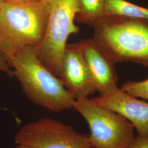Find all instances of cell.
Here are the masks:
<instances>
[{
  "label": "cell",
  "mask_w": 148,
  "mask_h": 148,
  "mask_svg": "<svg viewBox=\"0 0 148 148\" xmlns=\"http://www.w3.org/2000/svg\"><path fill=\"white\" fill-rule=\"evenodd\" d=\"M120 88L136 98L148 100V79L141 81H128L122 85Z\"/></svg>",
  "instance_id": "7c38bea8"
},
{
  "label": "cell",
  "mask_w": 148,
  "mask_h": 148,
  "mask_svg": "<svg viewBox=\"0 0 148 148\" xmlns=\"http://www.w3.org/2000/svg\"><path fill=\"white\" fill-rule=\"evenodd\" d=\"M47 18V0L31 3L5 1L0 9V51L8 62L25 48L40 45Z\"/></svg>",
  "instance_id": "3957f363"
},
{
  "label": "cell",
  "mask_w": 148,
  "mask_h": 148,
  "mask_svg": "<svg viewBox=\"0 0 148 148\" xmlns=\"http://www.w3.org/2000/svg\"><path fill=\"white\" fill-rule=\"evenodd\" d=\"M98 106L120 114L131 122L138 136L148 137V103L137 99L120 88L90 99Z\"/></svg>",
  "instance_id": "ba28073f"
},
{
  "label": "cell",
  "mask_w": 148,
  "mask_h": 148,
  "mask_svg": "<svg viewBox=\"0 0 148 148\" xmlns=\"http://www.w3.org/2000/svg\"><path fill=\"white\" fill-rule=\"evenodd\" d=\"M11 68L7 59L0 51V71L4 72L10 76H14L13 71V70L10 69Z\"/></svg>",
  "instance_id": "4fadbf2b"
},
{
  "label": "cell",
  "mask_w": 148,
  "mask_h": 148,
  "mask_svg": "<svg viewBox=\"0 0 148 148\" xmlns=\"http://www.w3.org/2000/svg\"><path fill=\"white\" fill-rule=\"evenodd\" d=\"M130 148H148V137L138 135Z\"/></svg>",
  "instance_id": "5bb4252c"
},
{
  "label": "cell",
  "mask_w": 148,
  "mask_h": 148,
  "mask_svg": "<svg viewBox=\"0 0 148 148\" xmlns=\"http://www.w3.org/2000/svg\"><path fill=\"white\" fill-rule=\"evenodd\" d=\"M4 2H5V0H0V9H1V7H2V5H3Z\"/></svg>",
  "instance_id": "e0dca14e"
},
{
  "label": "cell",
  "mask_w": 148,
  "mask_h": 148,
  "mask_svg": "<svg viewBox=\"0 0 148 148\" xmlns=\"http://www.w3.org/2000/svg\"><path fill=\"white\" fill-rule=\"evenodd\" d=\"M73 108L88 123L89 140L95 148H130L134 142V128L120 114L95 104L88 98L75 101Z\"/></svg>",
  "instance_id": "5b68a950"
},
{
  "label": "cell",
  "mask_w": 148,
  "mask_h": 148,
  "mask_svg": "<svg viewBox=\"0 0 148 148\" xmlns=\"http://www.w3.org/2000/svg\"><path fill=\"white\" fill-rule=\"evenodd\" d=\"M8 63L23 92L34 103L53 112L73 108L74 97L62 79L38 58L36 48H25Z\"/></svg>",
  "instance_id": "7a4b0ae2"
},
{
  "label": "cell",
  "mask_w": 148,
  "mask_h": 148,
  "mask_svg": "<svg viewBox=\"0 0 148 148\" xmlns=\"http://www.w3.org/2000/svg\"><path fill=\"white\" fill-rule=\"evenodd\" d=\"M105 14L148 21V8L126 0H106Z\"/></svg>",
  "instance_id": "30bf717a"
},
{
  "label": "cell",
  "mask_w": 148,
  "mask_h": 148,
  "mask_svg": "<svg viewBox=\"0 0 148 148\" xmlns=\"http://www.w3.org/2000/svg\"><path fill=\"white\" fill-rule=\"evenodd\" d=\"M47 2L46 32L36 51L42 63L59 77L67 40L70 35L79 32L74 23L78 3L77 0H47Z\"/></svg>",
  "instance_id": "277c9868"
},
{
  "label": "cell",
  "mask_w": 148,
  "mask_h": 148,
  "mask_svg": "<svg viewBox=\"0 0 148 148\" xmlns=\"http://www.w3.org/2000/svg\"><path fill=\"white\" fill-rule=\"evenodd\" d=\"M7 1L13 2H17V3H31L37 2L40 0H5Z\"/></svg>",
  "instance_id": "9a60e30c"
},
{
  "label": "cell",
  "mask_w": 148,
  "mask_h": 148,
  "mask_svg": "<svg viewBox=\"0 0 148 148\" xmlns=\"http://www.w3.org/2000/svg\"><path fill=\"white\" fill-rule=\"evenodd\" d=\"M59 77L75 101L87 98L95 92L79 42L66 46Z\"/></svg>",
  "instance_id": "52a82bcc"
},
{
  "label": "cell",
  "mask_w": 148,
  "mask_h": 148,
  "mask_svg": "<svg viewBox=\"0 0 148 148\" xmlns=\"http://www.w3.org/2000/svg\"><path fill=\"white\" fill-rule=\"evenodd\" d=\"M79 43L95 91L98 92L100 95H106L116 90L118 77L114 64L92 38L81 40Z\"/></svg>",
  "instance_id": "9c48e42d"
},
{
  "label": "cell",
  "mask_w": 148,
  "mask_h": 148,
  "mask_svg": "<svg viewBox=\"0 0 148 148\" xmlns=\"http://www.w3.org/2000/svg\"><path fill=\"white\" fill-rule=\"evenodd\" d=\"M16 148H35L30 145H24V144H19V146H18Z\"/></svg>",
  "instance_id": "2e32d148"
},
{
  "label": "cell",
  "mask_w": 148,
  "mask_h": 148,
  "mask_svg": "<svg viewBox=\"0 0 148 148\" xmlns=\"http://www.w3.org/2000/svg\"><path fill=\"white\" fill-rule=\"evenodd\" d=\"M15 142L35 148H95L88 136L48 117L23 126L16 134Z\"/></svg>",
  "instance_id": "8992f818"
},
{
  "label": "cell",
  "mask_w": 148,
  "mask_h": 148,
  "mask_svg": "<svg viewBox=\"0 0 148 148\" xmlns=\"http://www.w3.org/2000/svg\"><path fill=\"white\" fill-rule=\"evenodd\" d=\"M92 38L112 63L148 67V21L104 14L92 26Z\"/></svg>",
  "instance_id": "6da1fadb"
},
{
  "label": "cell",
  "mask_w": 148,
  "mask_h": 148,
  "mask_svg": "<svg viewBox=\"0 0 148 148\" xmlns=\"http://www.w3.org/2000/svg\"><path fill=\"white\" fill-rule=\"evenodd\" d=\"M106 0H77L78 12L75 19L93 26L105 14Z\"/></svg>",
  "instance_id": "8fae6325"
}]
</instances>
